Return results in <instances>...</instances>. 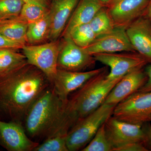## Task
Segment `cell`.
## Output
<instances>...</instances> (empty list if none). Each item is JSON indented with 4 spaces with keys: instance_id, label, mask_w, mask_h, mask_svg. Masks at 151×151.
<instances>
[{
    "instance_id": "cell-1",
    "label": "cell",
    "mask_w": 151,
    "mask_h": 151,
    "mask_svg": "<svg viewBox=\"0 0 151 151\" xmlns=\"http://www.w3.org/2000/svg\"><path fill=\"white\" fill-rule=\"evenodd\" d=\"M46 76L27 60L0 74V120L23 124L32 105L51 86Z\"/></svg>"
},
{
    "instance_id": "cell-2",
    "label": "cell",
    "mask_w": 151,
    "mask_h": 151,
    "mask_svg": "<svg viewBox=\"0 0 151 151\" xmlns=\"http://www.w3.org/2000/svg\"><path fill=\"white\" fill-rule=\"evenodd\" d=\"M67 100H61L52 85L38 97L28 111L23 123L31 139L35 142L44 139L62 115Z\"/></svg>"
},
{
    "instance_id": "cell-3",
    "label": "cell",
    "mask_w": 151,
    "mask_h": 151,
    "mask_svg": "<svg viewBox=\"0 0 151 151\" xmlns=\"http://www.w3.org/2000/svg\"><path fill=\"white\" fill-rule=\"evenodd\" d=\"M108 73L107 68L89 79L69 95L68 105L75 113L78 120L101 106L114 86L122 78L108 79L107 78Z\"/></svg>"
},
{
    "instance_id": "cell-4",
    "label": "cell",
    "mask_w": 151,
    "mask_h": 151,
    "mask_svg": "<svg viewBox=\"0 0 151 151\" xmlns=\"http://www.w3.org/2000/svg\"><path fill=\"white\" fill-rule=\"evenodd\" d=\"M116 105L103 103L87 116L79 119L68 134V151L82 150L92 140L99 128L113 115Z\"/></svg>"
},
{
    "instance_id": "cell-5",
    "label": "cell",
    "mask_w": 151,
    "mask_h": 151,
    "mask_svg": "<svg viewBox=\"0 0 151 151\" xmlns=\"http://www.w3.org/2000/svg\"><path fill=\"white\" fill-rule=\"evenodd\" d=\"M60 43L58 40L42 44L25 45L22 49L27 62L43 72L52 85L58 69Z\"/></svg>"
},
{
    "instance_id": "cell-6",
    "label": "cell",
    "mask_w": 151,
    "mask_h": 151,
    "mask_svg": "<svg viewBox=\"0 0 151 151\" xmlns=\"http://www.w3.org/2000/svg\"><path fill=\"white\" fill-rule=\"evenodd\" d=\"M116 119L143 125L151 122V91L137 92L116 105L113 115Z\"/></svg>"
},
{
    "instance_id": "cell-7",
    "label": "cell",
    "mask_w": 151,
    "mask_h": 151,
    "mask_svg": "<svg viewBox=\"0 0 151 151\" xmlns=\"http://www.w3.org/2000/svg\"><path fill=\"white\" fill-rule=\"evenodd\" d=\"M93 56L96 61L110 68L107 78L112 80L122 78L132 71L143 68L148 63L136 52L99 53Z\"/></svg>"
},
{
    "instance_id": "cell-8",
    "label": "cell",
    "mask_w": 151,
    "mask_h": 151,
    "mask_svg": "<svg viewBox=\"0 0 151 151\" xmlns=\"http://www.w3.org/2000/svg\"><path fill=\"white\" fill-rule=\"evenodd\" d=\"M105 126L113 151H117L131 143H141L145 145V135L143 125L124 122L112 116L105 122Z\"/></svg>"
},
{
    "instance_id": "cell-9",
    "label": "cell",
    "mask_w": 151,
    "mask_h": 151,
    "mask_svg": "<svg viewBox=\"0 0 151 151\" xmlns=\"http://www.w3.org/2000/svg\"><path fill=\"white\" fill-rule=\"evenodd\" d=\"M96 61L93 55L74 43L70 36L63 37L58 59V69L82 71L94 66Z\"/></svg>"
},
{
    "instance_id": "cell-10",
    "label": "cell",
    "mask_w": 151,
    "mask_h": 151,
    "mask_svg": "<svg viewBox=\"0 0 151 151\" xmlns=\"http://www.w3.org/2000/svg\"><path fill=\"white\" fill-rule=\"evenodd\" d=\"M67 103L62 115L43 140L34 151H68L66 139L71 127L78 121Z\"/></svg>"
},
{
    "instance_id": "cell-11",
    "label": "cell",
    "mask_w": 151,
    "mask_h": 151,
    "mask_svg": "<svg viewBox=\"0 0 151 151\" xmlns=\"http://www.w3.org/2000/svg\"><path fill=\"white\" fill-rule=\"evenodd\" d=\"M84 48L92 55L99 53L136 52L127 35L126 28L121 27H115L108 32L97 36L89 46Z\"/></svg>"
},
{
    "instance_id": "cell-12",
    "label": "cell",
    "mask_w": 151,
    "mask_h": 151,
    "mask_svg": "<svg viewBox=\"0 0 151 151\" xmlns=\"http://www.w3.org/2000/svg\"><path fill=\"white\" fill-rule=\"evenodd\" d=\"M40 143L28 136L23 124L0 120V145L8 151H34Z\"/></svg>"
},
{
    "instance_id": "cell-13",
    "label": "cell",
    "mask_w": 151,
    "mask_h": 151,
    "mask_svg": "<svg viewBox=\"0 0 151 151\" xmlns=\"http://www.w3.org/2000/svg\"><path fill=\"white\" fill-rule=\"evenodd\" d=\"M107 68V66H105L86 71H69L58 69L52 86L60 99L66 101L70 94L80 88L89 79Z\"/></svg>"
},
{
    "instance_id": "cell-14",
    "label": "cell",
    "mask_w": 151,
    "mask_h": 151,
    "mask_svg": "<svg viewBox=\"0 0 151 151\" xmlns=\"http://www.w3.org/2000/svg\"><path fill=\"white\" fill-rule=\"evenodd\" d=\"M149 0H111L106 6L115 27L127 28L143 16Z\"/></svg>"
},
{
    "instance_id": "cell-15",
    "label": "cell",
    "mask_w": 151,
    "mask_h": 151,
    "mask_svg": "<svg viewBox=\"0 0 151 151\" xmlns=\"http://www.w3.org/2000/svg\"><path fill=\"white\" fill-rule=\"evenodd\" d=\"M135 51L151 63V20L142 16L126 28Z\"/></svg>"
},
{
    "instance_id": "cell-16",
    "label": "cell",
    "mask_w": 151,
    "mask_h": 151,
    "mask_svg": "<svg viewBox=\"0 0 151 151\" xmlns=\"http://www.w3.org/2000/svg\"><path fill=\"white\" fill-rule=\"evenodd\" d=\"M147 79L143 68L134 70L124 76L116 84L104 103L116 105L139 91Z\"/></svg>"
},
{
    "instance_id": "cell-17",
    "label": "cell",
    "mask_w": 151,
    "mask_h": 151,
    "mask_svg": "<svg viewBox=\"0 0 151 151\" xmlns=\"http://www.w3.org/2000/svg\"><path fill=\"white\" fill-rule=\"evenodd\" d=\"M79 0H52L50 6V30L48 40H58L61 36Z\"/></svg>"
},
{
    "instance_id": "cell-18",
    "label": "cell",
    "mask_w": 151,
    "mask_h": 151,
    "mask_svg": "<svg viewBox=\"0 0 151 151\" xmlns=\"http://www.w3.org/2000/svg\"><path fill=\"white\" fill-rule=\"evenodd\" d=\"M106 6L99 0H79L61 37L67 36L74 28L89 24L99 10Z\"/></svg>"
},
{
    "instance_id": "cell-19",
    "label": "cell",
    "mask_w": 151,
    "mask_h": 151,
    "mask_svg": "<svg viewBox=\"0 0 151 151\" xmlns=\"http://www.w3.org/2000/svg\"><path fill=\"white\" fill-rule=\"evenodd\" d=\"M28 25L19 17L4 20L0 24V34L12 41L24 45L27 44Z\"/></svg>"
},
{
    "instance_id": "cell-20",
    "label": "cell",
    "mask_w": 151,
    "mask_h": 151,
    "mask_svg": "<svg viewBox=\"0 0 151 151\" xmlns=\"http://www.w3.org/2000/svg\"><path fill=\"white\" fill-rule=\"evenodd\" d=\"M50 30V19L49 12L42 18L28 24L27 43L29 45L39 44L48 40Z\"/></svg>"
},
{
    "instance_id": "cell-21",
    "label": "cell",
    "mask_w": 151,
    "mask_h": 151,
    "mask_svg": "<svg viewBox=\"0 0 151 151\" xmlns=\"http://www.w3.org/2000/svg\"><path fill=\"white\" fill-rule=\"evenodd\" d=\"M24 1L19 17L28 24L42 18L49 12L50 5L34 0Z\"/></svg>"
},
{
    "instance_id": "cell-22",
    "label": "cell",
    "mask_w": 151,
    "mask_h": 151,
    "mask_svg": "<svg viewBox=\"0 0 151 151\" xmlns=\"http://www.w3.org/2000/svg\"><path fill=\"white\" fill-rule=\"evenodd\" d=\"M89 24L97 37L108 32L115 27L106 6L98 11Z\"/></svg>"
},
{
    "instance_id": "cell-23",
    "label": "cell",
    "mask_w": 151,
    "mask_h": 151,
    "mask_svg": "<svg viewBox=\"0 0 151 151\" xmlns=\"http://www.w3.org/2000/svg\"><path fill=\"white\" fill-rule=\"evenodd\" d=\"M68 36L74 43L82 48L89 46L97 37L89 24L80 25L74 28Z\"/></svg>"
},
{
    "instance_id": "cell-24",
    "label": "cell",
    "mask_w": 151,
    "mask_h": 151,
    "mask_svg": "<svg viewBox=\"0 0 151 151\" xmlns=\"http://www.w3.org/2000/svg\"><path fill=\"white\" fill-rule=\"evenodd\" d=\"M26 61L23 53L18 52L16 50L0 49V68L2 72L10 70Z\"/></svg>"
},
{
    "instance_id": "cell-25",
    "label": "cell",
    "mask_w": 151,
    "mask_h": 151,
    "mask_svg": "<svg viewBox=\"0 0 151 151\" xmlns=\"http://www.w3.org/2000/svg\"><path fill=\"white\" fill-rule=\"evenodd\" d=\"M81 151H113V147L106 134L105 123L100 127L92 140Z\"/></svg>"
},
{
    "instance_id": "cell-26",
    "label": "cell",
    "mask_w": 151,
    "mask_h": 151,
    "mask_svg": "<svg viewBox=\"0 0 151 151\" xmlns=\"http://www.w3.org/2000/svg\"><path fill=\"white\" fill-rule=\"evenodd\" d=\"M24 2V0H0V19L4 21L19 17Z\"/></svg>"
},
{
    "instance_id": "cell-27",
    "label": "cell",
    "mask_w": 151,
    "mask_h": 151,
    "mask_svg": "<svg viewBox=\"0 0 151 151\" xmlns=\"http://www.w3.org/2000/svg\"><path fill=\"white\" fill-rule=\"evenodd\" d=\"M24 45L8 39L0 34V49L10 48L18 50L22 49Z\"/></svg>"
},
{
    "instance_id": "cell-28",
    "label": "cell",
    "mask_w": 151,
    "mask_h": 151,
    "mask_svg": "<svg viewBox=\"0 0 151 151\" xmlns=\"http://www.w3.org/2000/svg\"><path fill=\"white\" fill-rule=\"evenodd\" d=\"M145 145L141 143H133L119 149L117 151H148Z\"/></svg>"
},
{
    "instance_id": "cell-29",
    "label": "cell",
    "mask_w": 151,
    "mask_h": 151,
    "mask_svg": "<svg viewBox=\"0 0 151 151\" xmlns=\"http://www.w3.org/2000/svg\"><path fill=\"white\" fill-rule=\"evenodd\" d=\"M145 71L147 77L145 84L138 92H146L151 91V63L146 66Z\"/></svg>"
},
{
    "instance_id": "cell-30",
    "label": "cell",
    "mask_w": 151,
    "mask_h": 151,
    "mask_svg": "<svg viewBox=\"0 0 151 151\" xmlns=\"http://www.w3.org/2000/svg\"><path fill=\"white\" fill-rule=\"evenodd\" d=\"M143 128L145 135V145L149 150H151V125L150 123L143 125Z\"/></svg>"
},
{
    "instance_id": "cell-31",
    "label": "cell",
    "mask_w": 151,
    "mask_h": 151,
    "mask_svg": "<svg viewBox=\"0 0 151 151\" xmlns=\"http://www.w3.org/2000/svg\"><path fill=\"white\" fill-rule=\"evenodd\" d=\"M143 16L147 17L151 20V0H149L148 4Z\"/></svg>"
},
{
    "instance_id": "cell-32",
    "label": "cell",
    "mask_w": 151,
    "mask_h": 151,
    "mask_svg": "<svg viewBox=\"0 0 151 151\" xmlns=\"http://www.w3.org/2000/svg\"><path fill=\"white\" fill-rule=\"evenodd\" d=\"M24 1H28V0H24ZM34 1H38L41 2L46 4H47L49 5L50 0H34Z\"/></svg>"
},
{
    "instance_id": "cell-33",
    "label": "cell",
    "mask_w": 151,
    "mask_h": 151,
    "mask_svg": "<svg viewBox=\"0 0 151 151\" xmlns=\"http://www.w3.org/2000/svg\"><path fill=\"white\" fill-rule=\"evenodd\" d=\"M99 1H100L106 6L111 1V0H99Z\"/></svg>"
},
{
    "instance_id": "cell-34",
    "label": "cell",
    "mask_w": 151,
    "mask_h": 151,
    "mask_svg": "<svg viewBox=\"0 0 151 151\" xmlns=\"http://www.w3.org/2000/svg\"><path fill=\"white\" fill-rule=\"evenodd\" d=\"M2 21H3V20H2L1 19H0V24H1V23L2 22Z\"/></svg>"
},
{
    "instance_id": "cell-35",
    "label": "cell",
    "mask_w": 151,
    "mask_h": 151,
    "mask_svg": "<svg viewBox=\"0 0 151 151\" xmlns=\"http://www.w3.org/2000/svg\"><path fill=\"white\" fill-rule=\"evenodd\" d=\"M2 72V70H1V68H0V74H1V73Z\"/></svg>"
},
{
    "instance_id": "cell-36",
    "label": "cell",
    "mask_w": 151,
    "mask_h": 151,
    "mask_svg": "<svg viewBox=\"0 0 151 151\" xmlns=\"http://www.w3.org/2000/svg\"><path fill=\"white\" fill-rule=\"evenodd\" d=\"M50 1H52V0H50Z\"/></svg>"
}]
</instances>
